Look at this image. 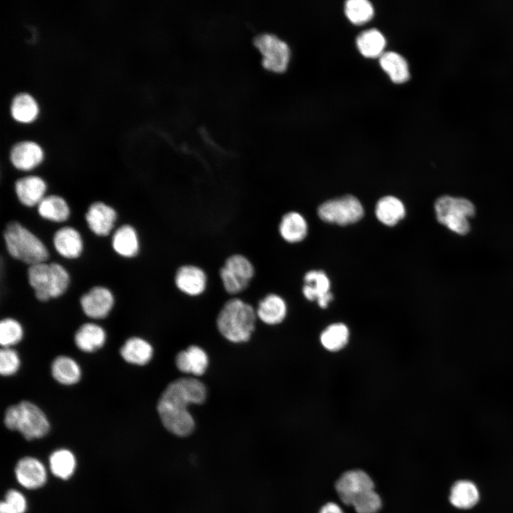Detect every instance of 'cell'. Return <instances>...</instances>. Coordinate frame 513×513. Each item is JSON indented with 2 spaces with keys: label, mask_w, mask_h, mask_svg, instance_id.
Segmentation results:
<instances>
[{
  "label": "cell",
  "mask_w": 513,
  "mask_h": 513,
  "mask_svg": "<svg viewBox=\"0 0 513 513\" xmlns=\"http://www.w3.org/2000/svg\"><path fill=\"white\" fill-rule=\"evenodd\" d=\"M206 396L204 385L196 378H181L171 382L157 405L164 427L179 437L190 435L195 429V421L187 408L192 403H203Z\"/></svg>",
  "instance_id": "obj_1"
},
{
  "label": "cell",
  "mask_w": 513,
  "mask_h": 513,
  "mask_svg": "<svg viewBox=\"0 0 513 513\" xmlns=\"http://www.w3.org/2000/svg\"><path fill=\"white\" fill-rule=\"evenodd\" d=\"M256 314L250 304L238 298L231 299L226 301L219 312L217 328L229 341L246 342L254 331Z\"/></svg>",
  "instance_id": "obj_2"
},
{
  "label": "cell",
  "mask_w": 513,
  "mask_h": 513,
  "mask_svg": "<svg viewBox=\"0 0 513 513\" xmlns=\"http://www.w3.org/2000/svg\"><path fill=\"white\" fill-rule=\"evenodd\" d=\"M4 239L9 254L30 266L48 259V251L42 241L18 222L6 225Z\"/></svg>",
  "instance_id": "obj_3"
},
{
  "label": "cell",
  "mask_w": 513,
  "mask_h": 513,
  "mask_svg": "<svg viewBox=\"0 0 513 513\" xmlns=\"http://www.w3.org/2000/svg\"><path fill=\"white\" fill-rule=\"evenodd\" d=\"M4 422L9 429L19 431L28 440L42 437L50 430L49 421L43 412L26 400L9 407Z\"/></svg>",
  "instance_id": "obj_4"
},
{
  "label": "cell",
  "mask_w": 513,
  "mask_h": 513,
  "mask_svg": "<svg viewBox=\"0 0 513 513\" xmlns=\"http://www.w3.org/2000/svg\"><path fill=\"white\" fill-rule=\"evenodd\" d=\"M28 277L36 297L42 301L61 296L68 289L70 281L66 269L56 262L31 265L28 269Z\"/></svg>",
  "instance_id": "obj_5"
},
{
  "label": "cell",
  "mask_w": 513,
  "mask_h": 513,
  "mask_svg": "<svg viewBox=\"0 0 513 513\" xmlns=\"http://www.w3.org/2000/svg\"><path fill=\"white\" fill-rule=\"evenodd\" d=\"M434 207L437 221L449 230L459 235H465L470 232V219L476 212L471 201L444 195L435 201Z\"/></svg>",
  "instance_id": "obj_6"
},
{
  "label": "cell",
  "mask_w": 513,
  "mask_h": 513,
  "mask_svg": "<svg viewBox=\"0 0 513 513\" xmlns=\"http://www.w3.org/2000/svg\"><path fill=\"white\" fill-rule=\"evenodd\" d=\"M219 275L224 290L229 294L244 291L255 275V266L247 256L236 253L228 256Z\"/></svg>",
  "instance_id": "obj_7"
},
{
  "label": "cell",
  "mask_w": 513,
  "mask_h": 513,
  "mask_svg": "<svg viewBox=\"0 0 513 513\" xmlns=\"http://www.w3.org/2000/svg\"><path fill=\"white\" fill-rule=\"evenodd\" d=\"M318 214L324 222L346 225L358 221L363 216V207L354 196L345 195L321 204Z\"/></svg>",
  "instance_id": "obj_8"
},
{
  "label": "cell",
  "mask_w": 513,
  "mask_h": 513,
  "mask_svg": "<svg viewBox=\"0 0 513 513\" xmlns=\"http://www.w3.org/2000/svg\"><path fill=\"white\" fill-rule=\"evenodd\" d=\"M254 43L262 58L263 66L274 72L284 71L289 62L290 49L287 43L275 34H257Z\"/></svg>",
  "instance_id": "obj_9"
},
{
  "label": "cell",
  "mask_w": 513,
  "mask_h": 513,
  "mask_svg": "<svg viewBox=\"0 0 513 513\" xmlns=\"http://www.w3.org/2000/svg\"><path fill=\"white\" fill-rule=\"evenodd\" d=\"M374 489L370 477L361 470L344 472L336 483V489L341 500L351 506L353 500L362 493Z\"/></svg>",
  "instance_id": "obj_10"
},
{
  "label": "cell",
  "mask_w": 513,
  "mask_h": 513,
  "mask_svg": "<svg viewBox=\"0 0 513 513\" xmlns=\"http://www.w3.org/2000/svg\"><path fill=\"white\" fill-rule=\"evenodd\" d=\"M176 287L182 293L197 296L202 294L207 285V275L200 266L185 264L179 266L174 278Z\"/></svg>",
  "instance_id": "obj_11"
},
{
  "label": "cell",
  "mask_w": 513,
  "mask_h": 513,
  "mask_svg": "<svg viewBox=\"0 0 513 513\" xmlns=\"http://www.w3.org/2000/svg\"><path fill=\"white\" fill-rule=\"evenodd\" d=\"M80 302L86 315L100 319L108 315L114 304V297L108 289L98 286L83 294Z\"/></svg>",
  "instance_id": "obj_12"
},
{
  "label": "cell",
  "mask_w": 513,
  "mask_h": 513,
  "mask_svg": "<svg viewBox=\"0 0 513 513\" xmlns=\"http://www.w3.org/2000/svg\"><path fill=\"white\" fill-rule=\"evenodd\" d=\"M44 158V152L39 144L31 140L16 143L10 152V160L18 170L28 171L38 166Z\"/></svg>",
  "instance_id": "obj_13"
},
{
  "label": "cell",
  "mask_w": 513,
  "mask_h": 513,
  "mask_svg": "<svg viewBox=\"0 0 513 513\" xmlns=\"http://www.w3.org/2000/svg\"><path fill=\"white\" fill-rule=\"evenodd\" d=\"M117 213L110 206L102 202L91 204L86 214L89 229L96 235H108L113 228Z\"/></svg>",
  "instance_id": "obj_14"
},
{
  "label": "cell",
  "mask_w": 513,
  "mask_h": 513,
  "mask_svg": "<svg viewBox=\"0 0 513 513\" xmlns=\"http://www.w3.org/2000/svg\"><path fill=\"white\" fill-rule=\"evenodd\" d=\"M15 475L19 484L26 489H37L46 482V470L41 462L26 457L21 459L16 467Z\"/></svg>",
  "instance_id": "obj_15"
},
{
  "label": "cell",
  "mask_w": 513,
  "mask_h": 513,
  "mask_svg": "<svg viewBox=\"0 0 513 513\" xmlns=\"http://www.w3.org/2000/svg\"><path fill=\"white\" fill-rule=\"evenodd\" d=\"M46 184L36 175L26 176L15 182V192L21 203L26 207H34L46 197Z\"/></svg>",
  "instance_id": "obj_16"
},
{
  "label": "cell",
  "mask_w": 513,
  "mask_h": 513,
  "mask_svg": "<svg viewBox=\"0 0 513 513\" xmlns=\"http://www.w3.org/2000/svg\"><path fill=\"white\" fill-rule=\"evenodd\" d=\"M209 360L206 352L197 346H190L180 351L175 358L177 369L185 373L195 375H203L208 366Z\"/></svg>",
  "instance_id": "obj_17"
},
{
  "label": "cell",
  "mask_w": 513,
  "mask_h": 513,
  "mask_svg": "<svg viewBox=\"0 0 513 513\" xmlns=\"http://www.w3.org/2000/svg\"><path fill=\"white\" fill-rule=\"evenodd\" d=\"M53 242L57 252L66 259L78 258L83 252L81 236L71 227H63L57 230L53 235Z\"/></svg>",
  "instance_id": "obj_18"
},
{
  "label": "cell",
  "mask_w": 513,
  "mask_h": 513,
  "mask_svg": "<svg viewBox=\"0 0 513 513\" xmlns=\"http://www.w3.org/2000/svg\"><path fill=\"white\" fill-rule=\"evenodd\" d=\"M278 230L282 239L288 243L295 244L301 242L306 237L308 224L299 212L290 211L281 218Z\"/></svg>",
  "instance_id": "obj_19"
},
{
  "label": "cell",
  "mask_w": 513,
  "mask_h": 513,
  "mask_svg": "<svg viewBox=\"0 0 513 513\" xmlns=\"http://www.w3.org/2000/svg\"><path fill=\"white\" fill-rule=\"evenodd\" d=\"M256 312L264 323L269 325L279 324L286 318V303L281 296L269 294L259 302Z\"/></svg>",
  "instance_id": "obj_20"
},
{
  "label": "cell",
  "mask_w": 513,
  "mask_h": 513,
  "mask_svg": "<svg viewBox=\"0 0 513 513\" xmlns=\"http://www.w3.org/2000/svg\"><path fill=\"white\" fill-rule=\"evenodd\" d=\"M105 339L106 334L104 329L93 323L83 324L74 336L76 346L87 353L100 348L104 345Z\"/></svg>",
  "instance_id": "obj_21"
},
{
  "label": "cell",
  "mask_w": 513,
  "mask_h": 513,
  "mask_svg": "<svg viewBox=\"0 0 513 513\" xmlns=\"http://www.w3.org/2000/svg\"><path fill=\"white\" fill-rule=\"evenodd\" d=\"M12 118L20 123H31L39 115V105L31 94L21 92L16 94L11 100L10 107Z\"/></svg>",
  "instance_id": "obj_22"
},
{
  "label": "cell",
  "mask_w": 513,
  "mask_h": 513,
  "mask_svg": "<svg viewBox=\"0 0 513 513\" xmlns=\"http://www.w3.org/2000/svg\"><path fill=\"white\" fill-rule=\"evenodd\" d=\"M112 247L122 256H135L139 252L140 242L134 227L124 224L116 229L112 237Z\"/></svg>",
  "instance_id": "obj_23"
},
{
  "label": "cell",
  "mask_w": 513,
  "mask_h": 513,
  "mask_svg": "<svg viewBox=\"0 0 513 513\" xmlns=\"http://www.w3.org/2000/svg\"><path fill=\"white\" fill-rule=\"evenodd\" d=\"M304 284L302 293L310 301L319 300L331 294V281L327 275L321 271L311 270L306 273L304 277Z\"/></svg>",
  "instance_id": "obj_24"
},
{
  "label": "cell",
  "mask_w": 513,
  "mask_h": 513,
  "mask_svg": "<svg viewBox=\"0 0 513 513\" xmlns=\"http://www.w3.org/2000/svg\"><path fill=\"white\" fill-rule=\"evenodd\" d=\"M120 353L126 362L143 366L151 360L153 348L147 341L139 337H132L125 342Z\"/></svg>",
  "instance_id": "obj_25"
},
{
  "label": "cell",
  "mask_w": 513,
  "mask_h": 513,
  "mask_svg": "<svg viewBox=\"0 0 513 513\" xmlns=\"http://www.w3.org/2000/svg\"><path fill=\"white\" fill-rule=\"evenodd\" d=\"M449 498L450 503L455 507L468 509L477 504L480 499V492L472 482L460 480L452 487Z\"/></svg>",
  "instance_id": "obj_26"
},
{
  "label": "cell",
  "mask_w": 513,
  "mask_h": 513,
  "mask_svg": "<svg viewBox=\"0 0 513 513\" xmlns=\"http://www.w3.org/2000/svg\"><path fill=\"white\" fill-rule=\"evenodd\" d=\"M378 219L387 226L396 224L405 215V207L400 200L388 195L380 198L375 206Z\"/></svg>",
  "instance_id": "obj_27"
},
{
  "label": "cell",
  "mask_w": 513,
  "mask_h": 513,
  "mask_svg": "<svg viewBox=\"0 0 513 513\" xmlns=\"http://www.w3.org/2000/svg\"><path fill=\"white\" fill-rule=\"evenodd\" d=\"M350 338L348 327L343 323L329 324L320 334V343L330 352H338L344 348Z\"/></svg>",
  "instance_id": "obj_28"
},
{
  "label": "cell",
  "mask_w": 513,
  "mask_h": 513,
  "mask_svg": "<svg viewBox=\"0 0 513 513\" xmlns=\"http://www.w3.org/2000/svg\"><path fill=\"white\" fill-rule=\"evenodd\" d=\"M51 373L57 382L70 385L79 381L81 370L75 360L68 356H60L52 363Z\"/></svg>",
  "instance_id": "obj_29"
},
{
  "label": "cell",
  "mask_w": 513,
  "mask_h": 513,
  "mask_svg": "<svg viewBox=\"0 0 513 513\" xmlns=\"http://www.w3.org/2000/svg\"><path fill=\"white\" fill-rule=\"evenodd\" d=\"M37 209L42 218L55 222H63L70 215V209L66 200L55 195L46 196L38 204Z\"/></svg>",
  "instance_id": "obj_30"
},
{
  "label": "cell",
  "mask_w": 513,
  "mask_h": 513,
  "mask_svg": "<svg viewBox=\"0 0 513 513\" xmlns=\"http://www.w3.org/2000/svg\"><path fill=\"white\" fill-rule=\"evenodd\" d=\"M380 65L396 83H404L410 76L408 66L405 58L393 51L383 53L380 56Z\"/></svg>",
  "instance_id": "obj_31"
},
{
  "label": "cell",
  "mask_w": 513,
  "mask_h": 513,
  "mask_svg": "<svg viewBox=\"0 0 513 513\" xmlns=\"http://www.w3.org/2000/svg\"><path fill=\"white\" fill-rule=\"evenodd\" d=\"M360 52L366 57L376 58L383 53L385 39L376 29H370L361 33L356 40Z\"/></svg>",
  "instance_id": "obj_32"
},
{
  "label": "cell",
  "mask_w": 513,
  "mask_h": 513,
  "mask_svg": "<svg viewBox=\"0 0 513 513\" xmlns=\"http://www.w3.org/2000/svg\"><path fill=\"white\" fill-rule=\"evenodd\" d=\"M76 458L73 454L66 449L54 451L49 457V466L52 473L57 477L66 480L74 472Z\"/></svg>",
  "instance_id": "obj_33"
},
{
  "label": "cell",
  "mask_w": 513,
  "mask_h": 513,
  "mask_svg": "<svg viewBox=\"0 0 513 513\" xmlns=\"http://www.w3.org/2000/svg\"><path fill=\"white\" fill-rule=\"evenodd\" d=\"M373 8L367 0H349L345 5L347 18L355 24H364L373 17Z\"/></svg>",
  "instance_id": "obj_34"
},
{
  "label": "cell",
  "mask_w": 513,
  "mask_h": 513,
  "mask_svg": "<svg viewBox=\"0 0 513 513\" xmlns=\"http://www.w3.org/2000/svg\"><path fill=\"white\" fill-rule=\"evenodd\" d=\"M21 325L15 319L4 318L0 323V343L3 348H11L23 338Z\"/></svg>",
  "instance_id": "obj_35"
},
{
  "label": "cell",
  "mask_w": 513,
  "mask_h": 513,
  "mask_svg": "<svg viewBox=\"0 0 513 513\" xmlns=\"http://www.w3.org/2000/svg\"><path fill=\"white\" fill-rule=\"evenodd\" d=\"M351 506L357 513H377L381 507V499L373 489L358 496Z\"/></svg>",
  "instance_id": "obj_36"
},
{
  "label": "cell",
  "mask_w": 513,
  "mask_h": 513,
  "mask_svg": "<svg viewBox=\"0 0 513 513\" xmlns=\"http://www.w3.org/2000/svg\"><path fill=\"white\" fill-rule=\"evenodd\" d=\"M26 509V501L24 495L17 490L10 489L5 499L0 504V513H24Z\"/></svg>",
  "instance_id": "obj_37"
},
{
  "label": "cell",
  "mask_w": 513,
  "mask_h": 513,
  "mask_svg": "<svg viewBox=\"0 0 513 513\" xmlns=\"http://www.w3.org/2000/svg\"><path fill=\"white\" fill-rule=\"evenodd\" d=\"M20 366L17 352L11 348H2L0 351V373L9 376L16 373Z\"/></svg>",
  "instance_id": "obj_38"
},
{
  "label": "cell",
  "mask_w": 513,
  "mask_h": 513,
  "mask_svg": "<svg viewBox=\"0 0 513 513\" xmlns=\"http://www.w3.org/2000/svg\"><path fill=\"white\" fill-rule=\"evenodd\" d=\"M320 513H343L341 508L334 502H328L322 507Z\"/></svg>",
  "instance_id": "obj_39"
}]
</instances>
